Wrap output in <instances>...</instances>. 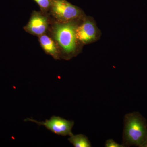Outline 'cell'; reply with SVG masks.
<instances>
[{"label":"cell","instance_id":"obj_1","mask_svg":"<svg viewBox=\"0 0 147 147\" xmlns=\"http://www.w3.org/2000/svg\"><path fill=\"white\" fill-rule=\"evenodd\" d=\"M147 138V123L146 119L138 112L125 115L122 145L124 147L131 146L141 147Z\"/></svg>","mask_w":147,"mask_h":147},{"label":"cell","instance_id":"obj_2","mask_svg":"<svg viewBox=\"0 0 147 147\" xmlns=\"http://www.w3.org/2000/svg\"><path fill=\"white\" fill-rule=\"evenodd\" d=\"M78 25L74 21L55 24L53 28V35L62 52L63 57L68 59L76 53L77 38L76 31Z\"/></svg>","mask_w":147,"mask_h":147},{"label":"cell","instance_id":"obj_3","mask_svg":"<svg viewBox=\"0 0 147 147\" xmlns=\"http://www.w3.org/2000/svg\"><path fill=\"white\" fill-rule=\"evenodd\" d=\"M50 9L52 15L61 23L75 21L82 14L79 7L66 0H50Z\"/></svg>","mask_w":147,"mask_h":147},{"label":"cell","instance_id":"obj_4","mask_svg":"<svg viewBox=\"0 0 147 147\" xmlns=\"http://www.w3.org/2000/svg\"><path fill=\"white\" fill-rule=\"evenodd\" d=\"M24 121L32 122L38 125H44L47 129L57 135L70 136L73 134L71 130L74 125V122L59 117L53 116L50 119H46L45 121H38L32 118H27Z\"/></svg>","mask_w":147,"mask_h":147},{"label":"cell","instance_id":"obj_5","mask_svg":"<svg viewBox=\"0 0 147 147\" xmlns=\"http://www.w3.org/2000/svg\"><path fill=\"white\" fill-rule=\"evenodd\" d=\"M77 40L83 44L90 43L97 39L98 31L93 21L86 19L80 26H77L76 31Z\"/></svg>","mask_w":147,"mask_h":147},{"label":"cell","instance_id":"obj_6","mask_svg":"<svg viewBox=\"0 0 147 147\" xmlns=\"http://www.w3.org/2000/svg\"><path fill=\"white\" fill-rule=\"evenodd\" d=\"M48 24V20L46 16L40 12L34 11L24 29L30 34L40 36L46 31Z\"/></svg>","mask_w":147,"mask_h":147},{"label":"cell","instance_id":"obj_7","mask_svg":"<svg viewBox=\"0 0 147 147\" xmlns=\"http://www.w3.org/2000/svg\"><path fill=\"white\" fill-rule=\"evenodd\" d=\"M39 42L45 53L50 55L56 60L59 59L61 53L55 41L50 37L45 34L39 36Z\"/></svg>","mask_w":147,"mask_h":147},{"label":"cell","instance_id":"obj_8","mask_svg":"<svg viewBox=\"0 0 147 147\" xmlns=\"http://www.w3.org/2000/svg\"><path fill=\"white\" fill-rule=\"evenodd\" d=\"M68 140L75 147H91L90 142L86 135L83 134H72Z\"/></svg>","mask_w":147,"mask_h":147},{"label":"cell","instance_id":"obj_9","mask_svg":"<svg viewBox=\"0 0 147 147\" xmlns=\"http://www.w3.org/2000/svg\"><path fill=\"white\" fill-rule=\"evenodd\" d=\"M39 5L43 12H46L50 9V0H34Z\"/></svg>","mask_w":147,"mask_h":147},{"label":"cell","instance_id":"obj_10","mask_svg":"<svg viewBox=\"0 0 147 147\" xmlns=\"http://www.w3.org/2000/svg\"><path fill=\"white\" fill-rule=\"evenodd\" d=\"M105 145V147H124L123 145L117 143L113 139H109L106 140Z\"/></svg>","mask_w":147,"mask_h":147},{"label":"cell","instance_id":"obj_11","mask_svg":"<svg viewBox=\"0 0 147 147\" xmlns=\"http://www.w3.org/2000/svg\"><path fill=\"white\" fill-rule=\"evenodd\" d=\"M140 147H147V138L145 142L143 143V144Z\"/></svg>","mask_w":147,"mask_h":147}]
</instances>
